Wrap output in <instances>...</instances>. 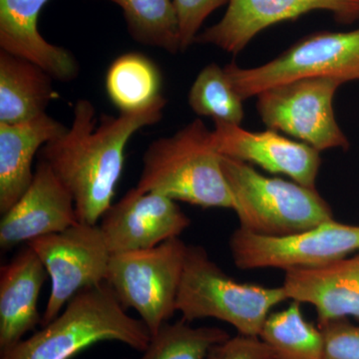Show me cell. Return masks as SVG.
Returning a JSON list of instances; mask_svg holds the SVG:
<instances>
[{"label": "cell", "instance_id": "obj_4", "mask_svg": "<svg viewBox=\"0 0 359 359\" xmlns=\"http://www.w3.org/2000/svg\"><path fill=\"white\" fill-rule=\"evenodd\" d=\"M221 164L243 230L283 237L334 219L330 205L316 189L269 178L248 163L224 156Z\"/></svg>", "mask_w": 359, "mask_h": 359}, {"label": "cell", "instance_id": "obj_16", "mask_svg": "<svg viewBox=\"0 0 359 359\" xmlns=\"http://www.w3.org/2000/svg\"><path fill=\"white\" fill-rule=\"evenodd\" d=\"M49 0H0V50L25 58L56 81L71 82L80 73L74 54L40 34L39 14Z\"/></svg>", "mask_w": 359, "mask_h": 359}, {"label": "cell", "instance_id": "obj_25", "mask_svg": "<svg viewBox=\"0 0 359 359\" xmlns=\"http://www.w3.org/2000/svg\"><path fill=\"white\" fill-rule=\"evenodd\" d=\"M230 0H173L178 18L180 49L185 51L195 43L204 21Z\"/></svg>", "mask_w": 359, "mask_h": 359}, {"label": "cell", "instance_id": "obj_23", "mask_svg": "<svg viewBox=\"0 0 359 359\" xmlns=\"http://www.w3.org/2000/svg\"><path fill=\"white\" fill-rule=\"evenodd\" d=\"M243 100L231 86L224 68L210 63L201 70L189 91L188 103L199 116L214 122L240 126L244 119Z\"/></svg>", "mask_w": 359, "mask_h": 359}, {"label": "cell", "instance_id": "obj_21", "mask_svg": "<svg viewBox=\"0 0 359 359\" xmlns=\"http://www.w3.org/2000/svg\"><path fill=\"white\" fill-rule=\"evenodd\" d=\"M301 306L292 301L287 309L269 314L262 328L259 337L276 359H323V332L304 318Z\"/></svg>", "mask_w": 359, "mask_h": 359}, {"label": "cell", "instance_id": "obj_6", "mask_svg": "<svg viewBox=\"0 0 359 359\" xmlns=\"http://www.w3.org/2000/svg\"><path fill=\"white\" fill-rule=\"evenodd\" d=\"M187 245L171 238L147 250L111 255L106 283L125 309H133L154 335L176 309Z\"/></svg>", "mask_w": 359, "mask_h": 359}, {"label": "cell", "instance_id": "obj_11", "mask_svg": "<svg viewBox=\"0 0 359 359\" xmlns=\"http://www.w3.org/2000/svg\"><path fill=\"white\" fill-rule=\"evenodd\" d=\"M228 4L223 18L201 32L195 43L212 44L238 54L269 26L311 11H328L341 23L359 20V0H230Z\"/></svg>", "mask_w": 359, "mask_h": 359}, {"label": "cell", "instance_id": "obj_19", "mask_svg": "<svg viewBox=\"0 0 359 359\" xmlns=\"http://www.w3.org/2000/svg\"><path fill=\"white\" fill-rule=\"evenodd\" d=\"M54 79L39 65L0 50V123L15 124L46 113Z\"/></svg>", "mask_w": 359, "mask_h": 359}, {"label": "cell", "instance_id": "obj_7", "mask_svg": "<svg viewBox=\"0 0 359 359\" xmlns=\"http://www.w3.org/2000/svg\"><path fill=\"white\" fill-rule=\"evenodd\" d=\"M224 68L243 100L301 78L335 77L344 83L359 80V28L348 32L313 33L257 67L230 63Z\"/></svg>", "mask_w": 359, "mask_h": 359}, {"label": "cell", "instance_id": "obj_2", "mask_svg": "<svg viewBox=\"0 0 359 359\" xmlns=\"http://www.w3.org/2000/svg\"><path fill=\"white\" fill-rule=\"evenodd\" d=\"M41 327L0 359H71L102 341H119L143 353L152 339L145 323L126 313L106 282L78 292Z\"/></svg>", "mask_w": 359, "mask_h": 359}, {"label": "cell", "instance_id": "obj_14", "mask_svg": "<svg viewBox=\"0 0 359 359\" xmlns=\"http://www.w3.org/2000/svg\"><path fill=\"white\" fill-rule=\"evenodd\" d=\"M215 144L224 157L252 163L295 183L316 189L321 164L320 152L308 144L285 138L275 130L250 132L238 125L215 123Z\"/></svg>", "mask_w": 359, "mask_h": 359}, {"label": "cell", "instance_id": "obj_12", "mask_svg": "<svg viewBox=\"0 0 359 359\" xmlns=\"http://www.w3.org/2000/svg\"><path fill=\"white\" fill-rule=\"evenodd\" d=\"M111 254L151 249L180 235L191 221L176 201L135 187L99 222Z\"/></svg>", "mask_w": 359, "mask_h": 359}, {"label": "cell", "instance_id": "obj_26", "mask_svg": "<svg viewBox=\"0 0 359 359\" xmlns=\"http://www.w3.org/2000/svg\"><path fill=\"white\" fill-rule=\"evenodd\" d=\"M318 327L325 339L323 359H359V325L342 318Z\"/></svg>", "mask_w": 359, "mask_h": 359}, {"label": "cell", "instance_id": "obj_27", "mask_svg": "<svg viewBox=\"0 0 359 359\" xmlns=\"http://www.w3.org/2000/svg\"><path fill=\"white\" fill-rule=\"evenodd\" d=\"M207 359H276V356L259 337L238 334L212 347Z\"/></svg>", "mask_w": 359, "mask_h": 359}, {"label": "cell", "instance_id": "obj_18", "mask_svg": "<svg viewBox=\"0 0 359 359\" xmlns=\"http://www.w3.org/2000/svg\"><path fill=\"white\" fill-rule=\"evenodd\" d=\"M63 123L43 113L28 121L0 123V212L8 211L32 185L35 155L67 131Z\"/></svg>", "mask_w": 359, "mask_h": 359}, {"label": "cell", "instance_id": "obj_10", "mask_svg": "<svg viewBox=\"0 0 359 359\" xmlns=\"http://www.w3.org/2000/svg\"><path fill=\"white\" fill-rule=\"evenodd\" d=\"M26 245L36 252L51 280L41 327L53 320L78 292L106 282L112 254L99 224L78 223Z\"/></svg>", "mask_w": 359, "mask_h": 359}, {"label": "cell", "instance_id": "obj_1", "mask_svg": "<svg viewBox=\"0 0 359 359\" xmlns=\"http://www.w3.org/2000/svg\"><path fill=\"white\" fill-rule=\"evenodd\" d=\"M166 105L162 96L145 109L117 117L103 115L98 121L94 104L79 99L67 131L40 150V159L72 196L80 223L100 222L113 204L130 139L160 122Z\"/></svg>", "mask_w": 359, "mask_h": 359}, {"label": "cell", "instance_id": "obj_13", "mask_svg": "<svg viewBox=\"0 0 359 359\" xmlns=\"http://www.w3.org/2000/svg\"><path fill=\"white\" fill-rule=\"evenodd\" d=\"M80 223L74 200L46 162L39 159L32 185L2 214L0 248L9 250Z\"/></svg>", "mask_w": 359, "mask_h": 359}, {"label": "cell", "instance_id": "obj_17", "mask_svg": "<svg viewBox=\"0 0 359 359\" xmlns=\"http://www.w3.org/2000/svg\"><path fill=\"white\" fill-rule=\"evenodd\" d=\"M47 278L41 259L28 245L0 269V353L41 323L37 306Z\"/></svg>", "mask_w": 359, "mask_h": 359}, {"label": "cell", "instance_id": "obj_5", "mask_svg": "<svg viewBox=\"0 0 359 359\" xmlns=\"http://www.w3.org/2000/svg\"><path fill=\"white\" fill-rule=\"evenodd\" d=\"M287 301L283 287L238 283L210 259L204 248L187 245L176 309L189 321L212 318L238 334L259 337L271 311Z\"/></svg>", "mask_w": 359, "mask_h": 359}, {"label": "cell", "instance_id": "obj_9", "mask_svg": "<svg viewBox=\"0 0 359 359\" xmlns=\"http://www.w3.org/2000/svg\"><path fill=\"white\" fill-rule=\"evenodd\" d=\"M229 245L233 263L241 269L320 268L359 252V226L332 219L283 237L238 228Z\"/></svg>", "mask_w": 359, "mask_h": 359}, {"label": "cell", "instance_id": "obj_8", "mask_svg": "<svg viewBox=\"0 0 359 359\" xmlns=\"http://www.w3.org/2000/svg\"><path fill=\"white\" fill-rule=\"evenodd\" d=\"M339 78H301L276 85L257 95V112L269 129L283 132L321 152L346 149L349 142L335 119Z\"/></svg>", "mask_w": 359, "mask_h": 359}, {"label": "cell", "instance_id": "obj_22", "mask_svg": "<svg viewBox=\"0 0 359 359\" xmlns=\"http://www.w3.org/2000/svg\"><path fill=\"white\" fill-rule=\"evenodd\" d=\"M121 8L135 41L176 54L180 49L178 18L173 0H107Z\"/></svg>", "mask_w": 359, "mask_h": 359}, {"label": "cell", "instance_id": "obj_24", "mask_svg": "<svg viewBox=\"0 0 359 359\" xmlns=\"http://www.w3.org/2000/svg\"><path fill=\"white\" fill-rule=\"evenodd\" d=\"M230 337L222 328L193 327L182 318L164 323L138 359H207L212 347Z\"/></svg>", "mask_w": 359, "mask_h": 359}, {"label": "cell", "instance_id": "obj_3", "mask_svg": "<svg viewBox=\"0 0 359 359\" xmlns=\"http://www.w3.org/2000/svg\"><path fill=\"white\" fill-rule=\"evenodd\" d=\"M221 161L212 131L196 119L148 146L136 188L205 209L233 210Z\"/></svg>", "mask_w": 359, "mask_h": 359}, {"label": "cell", "instance_id": "obj_15", "mask_svg": "<svg viewBox=\"0 0 359 359\" xmlns=\"http://www.w3.org/2000/svg\"><path fill=\"white\" fill-rule=\"evenodd\" d=\"M282 287L287 299L314 306L318 325L359 320V252L320 268L290 269Z\"/></svg>", "mask_w": 359, "mask_h": 359}, {"label": "cell", "instance_id": "obj_20", "mask_svg": "<svg viewBox=\"0 0 359 359\" xmlns=\"http://www.w3.org/2000/svg\"><path fill=\"white\" fill-rule=\"evenodd\" d=\"M105 87L111 102L120 113L145 109L163 96L159 68L139 52L121 54L111 63Z\"/></svg>", "mask_w": 359, "mask_h": 359}]
</instances>
